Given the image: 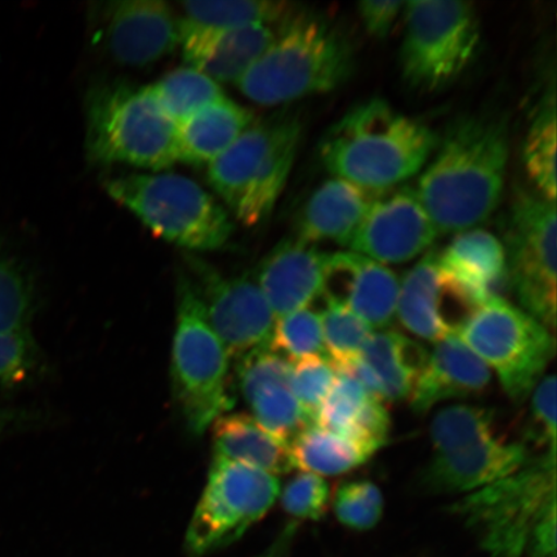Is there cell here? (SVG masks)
<instances>
[{
	"label": "cell",
	"instance_id": "1",
	"mask_svg": "<svg viewBox=\"0 0 557 557\" xmlns=\"http://www.w3.org/2000/svg\"><path fill=\"white\" fill-rule=\"evenodd\" d=\"M508 158L505 117L468 114L449 125L416 189L437 234L468 232L491 218L503 199Z\"/></svg>",
	"mask_w": 557,
	"mask_h": 557
},
{
	"label": "cell",
	"instance_id": "2",
	"mask_svg": "<svg viewBox=\"0 0 557 557\" xmlns=\"http://www.w3.org/2000/svg\"><path fill=\"white\" fill-rule=\"evenodd\" d=\"M438 144L426 124L382 99L351 108L320 144L325 169L372 191L393 189L423 169Z\"/></svg>",
	"mask_w": 557,
	"mask_h": 557
},
{
	"label": "cell",
	"instance_id": "3",
	"mask_svg": "<svg viewBox=\"0 0 557 557\" xmlns=\"http://www.w3.org/2000/svg\"><path fill=\"white\" fill-rule=\"evenodd\" d=\"M354 69L351 44L341 32L329 21L292 12L274 44L236 85L250 101L273 107L332 92Z\"/></svg>",
	"mask_w": 557,
	"mask_h": 557
},
{
	"label": "cell",
	"instance_id": "4",
	"mask_svg": "<svg viewBox=\"0 0 557 557\" xmlns=\"http://www.w3.org/2000/svg\"><path fill=\"white\" fill-rule=\"evenodd\" d=\"M88 157L160 172L178 162L177 124L152 86L111 82L90 90L86 104Z\"/></svg>",
	"mask_w": 557,
	"mask_h": 557
},
{
	"label": "cell",
	"instance_id": "5",
	"mask_svg": "<svg viewBox=\"0 0 557 557\" xmlns=\"http://www.w3.org/2000/svg\"><path fill=\"white\" fill-rule=\"evenodd\" d=\"M103 189L158 238L178 247L209 252L232 238L234 224L226 209L183 174H123L104 181Z\"/></svg>",
	"mask_w": 557,
	"mask_h": 557
},
{
	"label": "cell",
	"instance_id": "6",
	"mask_svg": "<svg viewBox=\"0 0 557 557\" xmlns=\"http://www.w3.org/2000/svg\"><path fill=\"white\" fill-rule=\"evenodd\" d=\"M556 507V450L531 457L518 471L449 507L491 557H522L532 529Z\"/></svg>",
	"mask_w": 557,
	"mask_h": 557
},
{
	"label": "cell",
	"instance_id": "7",
	"mask_svg": "<svg viewBox=\"0 0 557 557\" xmlns=\"http://www.w3.org/2000/svg\"><path fill=\"white\" fill-rule=\"evenodd\" d=\"M171 374L174 398L193 435H203L232 409L228 354L208 324L187 273L180 274L177 283Z\"/></svg>",
	"mask_w": 557,
	"mask_h": 557
},
{
	"label": "cell",
	"instance_id": "8",
	"mask_svg": "<svg viewBox=\"0 0 557 557\" xmlns=\"http://www.w3.org/2000/svg\"><path fill=\"white\" fill-rule=\"evenodd\" d=\"M457 336L497 373L517 404L532 395L556 352L555 333L504 297L480 306Z\"/></svg>",
	"mask_w": 557,
	"mask_h": 557
},
{
	"label": "cell",
	"instance_id": "9",
	"mask_svg": "<svg viewBox=\"0 0 557 557\" xmlns=\"http://www.w3.org/2000/svg\"><path fill=\"white\" fill-rule=\"evenodd\" d=\"M404 10V79L426 92L447 87L475 58L482 37L475 5L456 0H420L406 3Z\"/></svg>",
	"mask_w": 557,
	"mask_h": 557
},
{
	"label": "cell",
	"instance_id": "10",
	"mask_svg": "<svg viewBox=\"0 0 557 557\" xmlns=\"http://www.w3.org/2000/svg\"><path fill=\"white\" fill-rule=\"evenodd\" d=\"M281 483L271 473L213 458L208 482L186 532L190 557L233 545L274 506Z\"/></svg>",
	"mask_w": 557,
	"mask_h": 557
},
{
	"label": "cell",
	"instance_id": "11",
	"mask_svg": "<svg viewBox=\"0 0 557 557\" xmlns=\"http://www.w3.org/2000/svg\"><path fill=\"white\" fill-rule=\"evenodd\" d=\"M556 203L542 195L515 198L506 238L508 283L524 310L556 330Z\"/></svg>",
	"mask_w": 557,
	"mask_h": 557
},
{
	"label": "cell",
	"instance_id": "12",
	"mask_svg": "<svg viewBox=\"0 0 557 557\" xmlns=\"http://www.w3.org/2000/svg\"><path fill=\"white\" fill-rule=\"evenodd\" d=\"M190 281L209 325L228 357L270 347L276 319L259 284L247 275L228 277L208 263L193 259Z\"/></svg>",
	"mask_w": 557,
	"mask_h": 557
},
{
	"label": "cell",
	"instance_id": "13",
	"mask_svg": "<svg viewBox=\"0 0 557 557\" xmlns=\"http://www.w3.org/2000/svg\"><path fill=\"white\" fill-rule=\"evenodd\" d=\"M480 305L455 278L438 268L430 250L400 284L396 317L417 337L438 343L457 336Z\"/></svg>",
	"mask_w": 557,
	"mask_h": 557
},
{
	"label": "cell",
	"instance_id": "14",
	"mask_svg": "<svg viewBox=\"0 0 557 557\" xmlns=\"http://www.w3.org/2000/svg\"><path fill=\"white\" fill-rule=\"evenodd\" d=\"M436 228L413 187L380 191L348 247L380 263L416 259L433 246Z\"/></svg>",
	"mask_w": 557,
	"mask_h": 557
},
{
	"label": "cell",
	"instance_id": "15",
	"mask_svg": "<svg viewBox=\"0 0 557 557\" xmlns=\"http://www.w3.org/2000/svg\"><path fill=\"white\" fill-rule=\"evenodd\" d=\"M239 388L253 418L277 441L289 445L304 430L315 424L290 388L292 363L270 347L239 359Z\"/></svg>",
	"mask_w": 557,
	"mask_h": 557
},
{
	"label": "cell",
	"instance_id": "16",
	"mask_svg": "<svg viewBox=\"0 0 557 557\" xmlns=\"http://www.w3.org/2000/svg\"><path fill=\"white\" fill-rule=\"evenodd\" d=\"M400 282L382 263L355 252L326 256L322 296L363 320L372 330L394 322Z\"/></svg>",
	"mask_w": 557,
	"mask_h": 557
},
{
	"label": "cell",
	"instance_id": "17",
	"mask_svg": "<svg viewBox=\"0 0 557 557\" xmlns=\"http://www.w3.org/2000/svg\"><path fill=\"white\" fill-rule=\"evenodd\" d=\"M103 23L104 45L124 66L154 64L180 45L177 13L159 0L109 3Z\"/></svg>",
	"mask_w": 557,
	"mask_h": 557
},
{
	"label": "cell",
	"instance_id": "18",
	"mask_svg": "<svg viewBox=\"0 0 557 557\" xmlns=\"http://www.w3.org/2000/svg\"><path fill=\"white\" fill-rule=\"evenodd\" d=\"M528 445L493 436L461 449L434 455L421 485L434 494H469L511 475L528 462Z\"/></svg>",
	"mask_w": 557,
	"mask_h": 557
},
{
	"label": "cell",
	"instance_id": "19",
	"mask_svg": "<svg viewBox=\"0 0 557 557\" xmlns=\"http://www.w3.org/2000/svg\"><path fill=\"white\" fill-rule=\"evenodd\" d=\"M326 256L295 238L278 243L264 257L256 282L276 320L309 308L322 295Z\"/></svg>",
	"mask_w": 557,
	"mask_h": 557
},
{
	"label": "cell",
	"instance_id": "20",
	"mask_svg": "<svg viewBox=\"0 0 557 557\" xmlns=\"http://www.w3.org/2000/svg\"><path fill=\"white\" fill-rule=\"evenodd\" d=\"M491 369L458 336L436 343L433 354L418 377L410 406L417 414H426L436 404L466 399L490 386Z\"/></svg>",
	"mask_w": 557,
	"mask_h": 557
},
{
	"label": "cell",
	"instance_id": "21",
	"mask_svg": "<svg viewBox=\"0 0 557 557\" xmlns=\"http://www.w3.org/2000/svg\"><path fill=\"white\" fill-rule=\"evenodd\" d=\"M268 24H250L218 33L191 35L180 40L184 58L215 83H238L274 44Z\"/></svg>",
	"mask_w": 557,
	"mask_h": 557
},
{
	"label": "cell",
	"instance_id": "22",
	"mask_svg": "<svg viewBox=\"0 0 557 557\" xmlns=\"http://www.w3.org/2000/svg\"><path fill=\"white\" fill-rule=\"evenodd\" d=\"M438 268L470 292L480 305L503 297L506 285H510L505 246L485 230L459 233L438 253Z\"/></svg>",
	"mask_w": 557,
	"mask_h": 557
},
{
	"label": "cell",
	"instance_id": "23",
	"mask_svg": "<svg viewBox=\"0 0 557 557\" xmlns=\"http://www.w3.org/2000/svg\"><path fill=\"white\" fill-rule=\"evenodd\" d=\"M379 193L343 178L326 181L305 206L297 238L313 246L333 242L348 247Z\"/></svg>",
	"mask_w": 557,
	"mask_h": 557
},
{
	"label": "cell",
	"instance_id": "24",
	"mask_svg": "<svg viewBox=\"0 0 557 557\" xmlns=\"http://www.w3.org/2000/svg\"><path fill=\"white\" fill-rule=\"evenodd\" d=\"M389 423L385 403L343 373H337L315 417L317 426L379 449L387 442Z\"/></svg>",
	"mask_w": 557,
	"mask_h": 557
},
{
	"label": "cell",
	"instance_id": "25",
	"mask_svg": "<svg viewBox=\"0 0 557 557\" xmlns=\"http://www.w3.org/2000/svg\"><path fill=\"white\" fill-rule=\"evenodd\" d=\"M299 138L301 124L296 117L275 120L267 154L233 212L244 226H259L273 211L294 169Z\"/></svg>",
	"mask_w": 557,
	"mask_h": 557
},
{
	"label": "cell",
	"instance_id": "26",
	"mask_svg": "<svg viewBox=\"0 0 557 557\" xmlns=\"http://www.w3.org/2000/svg\"><path fill=\"white\" fill-rule=\"evenodd\" d=\"M253 123L248 109L221 97L177 125L178 162L208 165Z\"/></svg>",
	"mask_w": 557,
	"mask_h": 557
},
{
	"label": "cell",
	"instance_id": "27",
	"mask_svg": "<svg viewBox=\"0 0 557 557\" xmlns=\"http://www.w3.org/2000/svg\"><path fill=\"white\" fill-rule=\"evenodd\" d=\"M212 426L213 458L248 466L274 476L296 469L288 445L270 435L252 416L222 414Z\"/></svg>",
	"mask_w": 557,
	"mask_h": 557
},
{
	"label": "cell",
	"instance_id": "28",
	"mask_svg": "<svg viewBox=\"0 0 557 557\" xmlns=\"http://www.w3.org/2000/svg\"><path fill=\"white\" fill-rule=\"evenodd\" d=\"M429 352L417 341L395 331H373L359 358L379 379L382 398L408 399L428 363Z\"/></svg>",
	"mask_w": 557,
	"mask_h": 557
},
{
	"label": "cell",
	"instance_id": "29",
	"mask_svg": "<svg viewBox=\"0 0 557 557\" xmlns=\"http://www.w3.org/2000/svg\"><path fill=\"white\" fill-rule=\"evenodd\" d=\"M274 122L275 120H270L249 125L220 157L208 164L209 184L232 213L267 154L273 137Z\"/></svg>",
	"mask_w": 557,
	"mask_h": 557
},
{
	"label": "cell",
	"instance_id": "30",
	"mask_svg": "<svg viewBox=\"0 0 557 557\" xmlns=\"http://www.w3.org/2000/svg\"><path fill=\"white\" fill-rule=\"evenodd\" d=\"M180 40L191 35L218 33L250 24L283 23L292 11L285 2L270 0H207L180 3Z\"/></svg>",
	"mask_w": 557,
	"mask_h": 557
},
{
	"label": "cell",
	"instance_id": "31",
	"mask_svg": "<svg viewBox=\"0 0 557 557\" xmlns=\"http://www.w3.org/2000/svg\"><path fill=\"white\" fill-rule=\"evenodd\" d=\"M288 448L295 468L318 476H336L360 468L380 450L317 424L297 435Z\"/></svg>",
	"mask_w": 557,
	"mask_h": 557
},
{
	"label": "cell",
	"instance_id": "32",
	"mask_svg": "<svg viewBox=\"0 0 557 557\" xmlns=\"http://www.w3.org/2000/svg\"><path fill=\"white\" fill-rule=\"evenodd\" d=\"M496 412L493 409L458 404L444 408L431 422L430 437L434 455L453 450L493 437Z\"/></svg>",
	"mask_w": 557,
	"mask_h": 557
},
{
	"label": "cell",
	"instance_id": "33",
	"mask_svg": "<svg viewBox=\"0 0 557 557\" xmlns=\"http://www.w3.org/2000/svg\"><path fill=\"white\" fill-rule=\"evenodd\" d=\"M165 113L177 125L224 97L219 83L195 67H180L151 85Z\"/></svg>",
	"mask_w": 557,
	"mask_h": 557
},
{
	"label": "cell",
	"instance_id": "34",
	"mask_svg": "<svg viewBox=\"0 0 557 557\" xmlns=\"http://www.w3.org/2000/svg\"><path fill=\"white\" fill-rule=\"evenodd\" d=\"M524 163L529 177L543 198L556 201V104L555 94L543 101L528 131Z\"/></svg>",
	"mask_w": 557,
	"mask_h": 557
},
{
	"label": "cell",
	"instance_id": "35",
	"mask_svg": "<svg viewBox=\"0 0 557 557\" xmlns=\"http://www.w3.org/2000/svg\"><path fill=\"white\" fill-rule=\"evenodd\" d=\"M270 348L288 361L329 358L320 312L306 308L277 319Z\"/></svg>",
	"mask_w": 557,
	"mask_h": 557
},
{
	"label": "cell",
	"instance_id": "36",
	"mask_svg": "<svg viewBox=\"0 0 557 557\" xmlns=\"http://www.w3.org/2000/svg\"><path fill=\"white\" fill-rule=\"evenodd\" d=\"M33 309L32 277L0 243V332L29 325Z\"/></svg>",
	"mask_w": 557,
	"mask_h": 557
},
{
	"label": "cell",
	"instance_id": "37",
	"mask_svg": "<svg viewBox=\"0 0 557 557\" xmlns=\"http://www.w3.org/2000/svg\"><path fill=\"white\" fill-rule=\"evenodd\" d=\"M326 355L334 368L359 358L361 348L373 333L363 320L339 306L326 304L322 313Z\"/></svg>",
	"mask_w": 557,
	"mask_h": 557
},
{
	"label": "cell",
	"instance_id": "38",
	"mask_svg": "<svg viewBox=\"0 0 557 557\" xmlns=\"http://www.w3.org/2000/svg\"><path fill=\"white\" fill-rule=\"evenodd\" d=\"M333 510L341 524L352 531H371L383 515L380 487L367 480L341 484L334 493Z\"/></svg>",
	"mask_w": 557,
	"mask_h": 557
},
{
	"label": "cell",
	"instance_id": "39",
	"mask_svg": "<svg viewBox=\"0 0 557 557\" xmlns=\"http://www.w3.org/2000/svg\"><path fill=\"white\" fill-rule=\"evenodd\" d=\"M40 352L30 326L0 332V387H15L37 372Z\"/></svg>",
	"mask_w": 557,
	"mask_h": 557
},
{
	"label": "cell",
	"instance_id": "40",
	"mask_svg": "<svg viewBox=\"0 0 557 557\" xmlns=\"http://www.w3.org/2000/svg\"><path fill=\"white\" fill-rule=\"evenodd\" d=\"M336 379V368L329 358H308L292 363V392L313 421Z\"/></svg>",
	"mask_w": 557,
	"mask_h": 557
},
{
	"label": "cell",
	"instance_id": "41",
	"mask_svg": "<svg viewBox=\"0 0 557 557\" xmlns=\"http://www.w3.org/2000/svg\"><path fill=\"white\" fill-rule=\"evenodd\" d=\"M278 496L285 512L299 520H322L331 503L329 483L310 472L298 473Z\"/></svg>",
	"mask_w": 557,
	"mask_h": 557
},
{
	"label": "cell",
	"instance_id": "42",
	"mask_svg": "<svg viewBox=\"0 0 557 557\" xmlns=\"http://www.w3.org/2000/svg\"><path fill=\"white\" fill-rule=\"evenodd\" d=\"M556 377L545 375L532 393L528 441L556 450Z\"/></svg>",
	"mask_w": 557,
	"mask_h": 557
},
{
	"label": "cell",
	"instance_id": "43",
	"mask_svg": "<svg viewBox=\"0 0 557 557\" xmlns=\"http://www.w3.org/2000/svg\"><path fill=\"white\" fill-rule=\"evenodd\" d=\"M406 3L400 0H364L358 12L366 29L374 38H386Z\"/></svg>",
	"mask_w": 557,
	"mask_h": 557
},
{
	"label": "cell",
	"instance_id": "44",
	"mask_svg": "<svg viewBox=\"0 0 557 557\" xmlns=\"http://www.w3.org/2000/svg\"><path fill=\"white\" fill-rule=\"evenodd\" d=\"M528 557H556V507L542 515L527 543Z\"/></svg>",
	"mask_w": 557,
	"mask_h": 557
},
{
	"label": "cell",
	"instance_id": "45",
	"mask_svg": "<svg viewBox=\"0 0 557 557\" xmlns=\"http://www.w3.org/2000/svg\"><path fill=\"white\" fill-rule=\"evenodd\" d=\"M297 529V522L290 521L289 524L283 529L282 533L277 535L276 540L273 542V545L264 549L261 555L256 557H289Z\"/></svg>",
	"mask_w": 557,
	"mask_h": 557
},
{
	"label": "cell",
	"instance_id": "46",
	"mask_svg": "<svg viewBox=\"0 0 557 557\" xmlns=\"http://www.w3.org/2000/svg\"><path fill=\"white\" fill-rule=\"evenodd\" d=\"M13 421H15V414L12 413V410L0 406V434L11 428Z\"/></svg>",
	"mask_w": 557,
	"mask_h": 557
}]
</instances>
